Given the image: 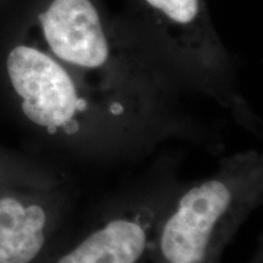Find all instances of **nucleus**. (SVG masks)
<instances>
[{
    "instance_id": "1",
    "label": "nucleus",
    "mask_w": 263,
    "mask_h": 263,
    "mask_svg": "<svg viewBox=\"0 0 263 263\" xmlns=\"http://www.w3.org/2000/svg\"><path fill=\"white\" fill-rule=\"evenodd\" d=\"M2 73L22 130L48 150L121 162L143 159L162 144L121 105L82 93L67 68L35 45H10L2 58Z\"/></svg>"
},
{
    "instance_id": "2",
    "label": "nucleus",
    "mask_w": 263,
    "mask_h": 263,
    "mask_svg": "<svg viewBox=\"0 0 263 263\" xmlns=\"http://www.w3.org/2000/svg\"><path fill=\"white\" fill-rule=\"evenodd\" d=\"M263 200V156H223L215 172L183 182L154 229L150 263H219L223 251Z\"/></svg>"
},
{
    "instance_id": "3",
    "label": "nucleus",
    "mask_w": 263,
    "mask_h": 263,
    "mask_svg": "<svg viewBox=\"0 0 263 263\" xmlns=\"http://www.w3.org/2000/svg\"><path fill=\"white\" fill-rule=\"evenodd\" d=\"M182 184L178 164L162 157L80 234L61 235L37 263H146L154 229Z\"/></svg>"
},
{
    "instance_id": "4",
    "label": "nucleus",
    "mask_w": 263,
    "mask_h": 263,
    "mask_svg": "<svg viewBox=\"0 0 263 263\" xmlns=\"http://www.w3.org/2000/svg\"><path fill=\"white\" fill-rule=\"evenodd\" d=\"M72 209L68 180L0 185V263H37L64 235Z\"/></svg>"
},
{
    "instance_id": "5",
    "label": "nucleus",
    "mask_w": 263,
    "mask_h": 263,
    "mask_svg": "<svg viewBox=\"0 0 263 263\" xmlns=\"http://www.w3.org/2000/svg\"><path fill=\"white\" fill-rule=\"evenodd\" d=\"M38 22L49 50L60 62L105 74L114 66L110 41L89 0H51L38 12Z\"/></svg>"
},
{
    "instance_id": "6",
    "label": "nucleus",
    "mask_w": 263,
    "mask_h": 263,
    "mask_svg": "<svg viewBox=\"0 0 263 263\" xmlns=\"http://www.w3.org/2000/svg\"><path fill=\"white\" fill-rule=\"evenodd\" d=\"M67 180L66 174L54 163L0 145V185H52L65 183Z\"/></svg>"
},
{
    "instance_id": "7",
    "label": "nucleus",
    "mask_w": 263,
    "mask_h": 263,
    "mask_svg": "<svg viewBox=\"0 0 263 263\" xmlns=\"http://www.w3.org/2000/svg\"><path fill=\"white\" fill-rule=\"evenodd\" d=\"M151 6L161 10L167 17L178 24H190L199 12V0H146Z\"/></svg>"
}]
</instances>
